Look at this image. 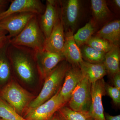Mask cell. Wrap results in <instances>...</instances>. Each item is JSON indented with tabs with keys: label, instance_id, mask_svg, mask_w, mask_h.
Here are the masks:
<instances>
[{
	"label": "cell",
	"instance_id": "6da1fadb",
	"mask_svg": "<svg viewBox=\"0 0 120 120\" xmlns=\"http://www.w3.org/2000/svg\"><path fill=\"white\" fill-rule=\"evenodd\" d=\"M12 72L20 79L27 83L34 81L39 75L35 51L28 47L9 43L7 50Z\"/></svg>",
	"mask_w": 120,
	"mask_h": 120
},
{
	"label": "cell",
	"instance_id": "7a4b0ae2",
	"mask_svg": "<svg viewBox=\"0 0 120 120\" xmlns=\"http://www.w3.org/2000/svg\"><path fill=\"white\" fill-rule=\"evenodd\" d=\"M71 65L66 60H64L49 73L44 79L41 92L30 103L27 110L38 106L56 94L61 87L66 72Z\"/></svg>",
	"mask_w": 120,
	"mask_h": 120
},
{
	"label": "cell",
	"instance_id": "3957f363",
	"mask_svg": "<svg viewBox=\"0 0 120 120\" xmlns=\"http://www.w3.org/2000/svg\"><path fill=\"white\" fill-rule=\"evenodd\" d=\"M45 41L38 15H37L31 19L19 34L11 39L9 42L12 45L28 47L37 52L43 50Z\"/></svg>",
	"mask_w": 120,
	"mask_h": 120
},
{
	"label": "cell",
	"instance_id": "277c9868",
	"mask_svg": "<svg viewBox=\"0 0 120 120\" xmlns=\"http://www.w3.org/2000/svg\"><path fill=\"white\" fill-rule=\"evenodd\" d=\"M0 97L22 116L35 98L33 94L13 80L2 89Z\"/></svg>",
	"mask_w": 120,
	"mask_h": 120
},
{
	"label": "cell",
	"instance_id": "5b68a950",
	"mask_svg": "<svg viewBox=\"0 0 120 120\" xmlns=\"http://www.w3.org/2000/svg\"><path fill=\"white\" fill-rule=\"evenodd\" d=\"M60 17L64 32L74 33L79 23L82 12V4L79 0H58Z\"/></svg>",
	"mask_w": 120,
	"mask_h": 120
},
{
	"label": "cell",
	"instance_id": "8992f818",
	"mask_svg": "<svg viewBox=\"0 0 120 120\" xmlns=\"http://www.w3.org/2000/svg\"><path fill=\"white\" fill-rule=\"evenodd\" d=\"M60 88L48 101L35 108L27 110L23 117L27 120H49L60 108L67 104L60 96Z\"/></svg>",
	"mask_w": 120,
	"mask_h": 120
},
{
	"label": "cell",
	"instance_id": "52a82bcc",
	"mask_svg": "<svg viewBox=\"0 0 120 120\" xmlns=\"http://www.w3.org/2000/svg\"><path fill=\"white\" fill-rule=\"evenodd\" d=\"M91 85L84 77L72 93L68 103V107L76 111H89L91 103Z\"/></svg>",
	"mask_w": 120,
	"mask_h": 120
},
{
	"label": "cell",
	"instance_id": "ba28073f",
	"mask_svg": "<svg viewBox=\"0 0 120 120\" xmlns=\"http://www.w3.org/2000/svg\"><path fill=\"white\" fill-rule=\"evenodd\" d=\"M37 15L30 12L13 14L0 21V28L8 32L11 39L19 34L31 19Z\"/></svg>",
	"mask_w": 120,
	"mask_h": 120
},
{
	"label": "cell",
	"instance_id": "9c48e42d",
	"mask_svg": "<svg viewBox=\"0 0 120 120\" xmlns=\"http://www.w3.org/2000/svg\"><path fill=\"white\" fill-rule=\"evenodd\" d=\"M35 56L39 77L43 80L60 62L65 60L62 53L43 50L35 52Z\"/></svg>",
	"mask_w": 120,
	"mask_h": 120
},
{
	"label": "cell",
	"instance_id": "30bf717a",
	"mask_svg": "<svg viewBox=\"0 0 120 120\" xmlns=\"http://www.w3.org/2000/svg\"><path fill=\"white\" fill-rule=\"evenodd\" d=\"M10 3L8 8L0 13V21L16 13L30 12L39 15L44 13L45 9L39 0H12Z\"/></svg>",
	"mask_w": 120,
	"mask_h": 120
},
{
	"label": "cell",
	"instance_id": "8fae6325",
	"mask_svg": "<svg viewBox=\"0 0 120 120\" xmlns=\"http://www.w3.org/2000/svg\"><path fill=\"white\" fill-rule=\"evenodd\" d=\"M60 17L58 0H47L44 13L38 15L39 22L45 39L48 38Z\"/></svg>",
	"mask_w": 120,
	"mask_h": 120
},
{
	"label": "cell",
	"instance_id": "7c38bea8",
	"mask_svg": "<svg viewBox=\"0 0 120 120\" xmlns=\"http://www.w3.org/2000/svg\"><path fill=\"white\" fill-rule=\"evenodd\" d=\"M103 79L91 83V103L89 110L94 120H106L104 113L102 98L106 93Z\"/></svg>",
	"mask_w": 120,
	"mask_h": 120
},
{
	"label": "cell",
	"instance_id": "4fadbf2b",
	"mask_svg": "<svg viewBox=\"0 0 120 120\" xmlns=\"http://www.w3.org/2000/svg\"><path fill=\"white\" fill-rule=\"evenodd\" d=\"M84 77L79 67L71 65L69 68L59 92L60 96L66 103L68 102L73 90Z\"/></svg>",
	"mask_w": 120,
	"mask_h": 120
},
{
	"label": "cell",
	"instance_id": "5bb4252c",
	"mask_svg": "<svg viewBox=\"0 0 120 120\" xmlns=\"http://www.w3.org/2000/svg\"><path fill=\"white\" fill-rule=\"evenodd\" d=\"M64 42V29L60 17L49 37L45 39L43 50L62 53Z\"/></svg>",
	"mask_w": 120,
	"mask_h": 120
},
{
	"label": "cell",
	"instance_id": "9a60e30c",
	"mask_svg": "<svg viewBox=\"0 0 120 120\" xmlns=\"http://www.w3.org/2000/svg\"><path fill=\"white\" fill-rule=\"evenodd\" d=\"M74 33L71 31L64 32V42L62 53L65 60L71 66L79 67L83 60L80 48L74 39Z\"/></svg>",
	"mask_w": 120,
	"mask_h": 120
},
{
	"label": "cell",
	"instance_id": "2e32d148",
	"mask_svg": "<svg viewBox=\"0 0 120 120\" xmlns=\"http://www.w3.org/2000/svg\"><path fill=\"white\" fill-rule=\"evenodd\" d=\"M95 36L104 39L115 46H120V20H115L107 23Z\"/></svg>",
	"mask_w": 120,
	"mask_h": 120
},
{
	"label": "cell",
	"instance_id": "e0dca14e",
	"mask_svg": "<svg viewBox=\"0 0 120 120\" xmlns=\"http://www.w3.org/2000/svg\"><path fill=\"white\" fill-rule=\"evenodd\" d=\"M79 67L84 77L91 83L103 79L107 74L103 63L94 64L83 60L80 63Z\"/></svg>",
	"mask_w": 120,
	"mask_h": 120
},
{
	"label": "cell",
	"instance_id": "ac0fdd59",
	"mask_svg": "<svg viewBox=\"0 0 120 120\" xmlns=\"http://www.w3.org/2000/svg\"><path fill=\"white\" fill-rule=\"evenodd\" d=\"M91 4L93 16L92 19L98 26L105 22L112 16V13L105 0H91Z\"/></svg>",
	"mask_w": 120,
	"mask_h": 120
},
{
	"label": "cell",
	"instance_id": "d6986e66",
	"mask_svg": "<svg viewBox=\"0 0 120 120\" xmlns=\"http://www.w3.org/2000/svg\"><path fill=\"white\" fill-rule=\"evenodd\" d=\"M120 46H115L105 54L103 64L110 77L120 73Z\"/></svg>",
	"mask_w": 120,
	"mask_h": 120
},
{
	"label": "cell",
	"instance_id": "ffe728a7",
	"mask_svg": "<svg viewBox=\"0 0 120 120\" xmlns=\"http://www.w3.org/2000/svg\"><path fill=\"white\" fill-rule=\"evenodd\" d=\"M98 24L93 19L90 20L73 35L76 43L79 47L86 45L97 31Z\"/></svg>",
	"mask_w": 120,
	"mask_h": 120
},
{
	"label": "cell",
	"instance_id": "44dd1931",
	"mask_svg": "<svg viewBox=\"0 0 120 120\" xmlns=\"http://www.w3.org/2000/svg\"><path fill=\"white\" fill-rule=\"evenodd\" d=\"M9 43V41L0 48V82H8L12 75L11 65L7 52Z\"/></svg>",
	"mask_w": 120,
	"mask_h": 120
},
{
	"label": "cell",
	"instance_id": "7402d4cb",
	"mask_svg": "<svg viewBox=\"0 0 120 120\" xmlns=\"http://www.w3.org/2000/svg\"><path fill=\"white\" fill-rule=\"evenodd\" d=\"M57 112L61 120H94L89 111H76L65 105Z\"/></svg>",
	"mask_w": 120,
	"mask_h": 120
},
{
	"label": "cell",
	"instance_id": "603a6c76",
	"mask_svg": "<svg viewBox=\"0 0 120 120\" xmlns=\"http://www.w3.org/2000/svg\"><path fill=\"white\" fill-rule=\"evenodd\" d=\"M80 48L83 60L91 64L103 63L105 53L98 51L86 45Z\"/></svg>",
	"mask_w": 120,
	"mask_h": 120
},
{
	"label": "cell",
	"instance_id": "cb8c5ba5",
	"mask_svg": "<svg viewBox=\"0 0 120 120\" xmlns=\"http://www.w3.org/2000/svg\"><path fill=\"white\" fill-rule=\"evenodd\" d=\"M0 118L3 120H27L0 97Z\"/></svg>",
	"mask_w": 120,
	"mask_h": 120
},
{
	"label": "cell",
	"instance_id": "d4e9b609",
	"mask_svg": "<svg viewBox=\"0 0 120 120\" xmlns=\"http://www.w3.org/2000/svg\"><path fill=\"white\" fill-rule=\"evenodd\" d=\"M86 45L105 53L109 52L116 46L108 41L96 36H92Z\"/></svg>",
	"mask_w": 120,
	"mask_h": 120
},
{
	"label": "cell",
	"instance_id": "484cf974",
	"mask_svg": "<svg viewBox=\"0 0 120 120\" xmlns=\"http://www.w3.org/2000/svg\"><path fill=\"white\" fill-rule=\"evenodd\" d=\"M105 89L106 94L112 98L114 105L116 106H120V90L106 83H105Z\"/></svg>",
	"mask_w": 120,
	"mask_h": 120
},
{
	"label": "cell",
	"instance_id": "4316f807",
	"mask_svg": "<svg viewBox=\"0 0 120 120\" xmlns=\"http://www.w3.org/2000/svg\"><path fill=\"white\" fill-rule=\"evenodd\" d=\"M8 34L6 31L0 28V48L10 41Z\"/></svg>",
	"mask_w": 120,
	"mask_h": 120
},
{
	"label": "cell",
	"instance_id": "83f0119b",
	"mask_svg": "<svg viewBox=\"0 0 120 120\" xmlns=\"http://www.w3.org/2000/svg\"><path fill=\"white\" fill-rule=\"evenodd\" d=\"M111 78L114 87L120 90V73L114 75Z\"/></svg>",
	"mask_w": 120,
	"mask_h": 120
},
{
	"label": "cell",
	"instance_id": "f1b7e54d",
	"mask_svg": "<svg viewBox=\"0 0 120 120\" xmlns=\"http://www.w3.org/2000/svg\"><path fill=\"white\" fill-rule=\"evenodd\" d=\"M11 2V0H0V13L6 10V7L8 6Z\"/></svg>",
	"mask_w": 120,
	"mask_h": 120
},
{
	"label": "cell",
	"instance_id": "f546056e",
	"mask_svg": "<svg viewBox=\"0 0 120 120\" xmlns=\"http://www.w3.org/2000/svg\"><path fill=\"white\" fill-rule=\"evenodd\" d=\"M105 116L106 120H120V115L116 116H112L109 114H106Z\"/></svg>",
	"mask_w": 120,
	"mask_h": 120
},
{
	"label": "cell",
	"instance_id": "4dcf8cb0",
	"mask_svg": "<svg viewBox=\"0 0 120 120\" xmlns=\"http://www.w3.org/2000/svg\"><path fill=\"white\" fill-rule=\"evenodd\" d=\"M49 120H61L57 112L54 113V114L52 116V117L50 118Z\"/></svg>",
	"mask_w": 120,
	"mask_h": 120
},
{
	"label": "cell",
	"instance_id": "1f68e13d",
	"mask_svg": "<svg viewBox=\"0 0 120 120\" xmlns=\"http://www.w3.org/2000/svg\"><path fill=\"white\" fill-rule=\"evenodd\" d=\"M113 2L114 6L116 8H117L118 10L120 8V0H114L113 1Z\"/></svg>",
	"mask_w": 120,
	"mask_h": 120
},
{
	"label": "cell",
	"instance_id": "d6a6232c",
	"mask_svg": "<svg viewBox=\"0 0 120 120\" xmlns=\"http://www.w3.org/2000/svg\"><path fill=\"white\" fill-rule=\"evenodd\" d=\"M0 120H2V119H1V118H0Z\"/></svg>",
	"mask_w": 120,
	"mask_h": 120
}]
</instances>
